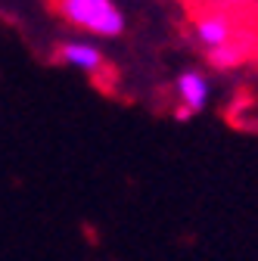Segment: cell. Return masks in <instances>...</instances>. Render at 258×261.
Listing matches in <instances>:
<instances>
[{
	"label": "cell",
	"instance_id": "cell-1",
	"mask_svg": "<svg viewBox=\"0 0 258 261\" xmlns=\"http://www.w3.org/2000/svg\"><path fill=\"white\" fill-rule=\"evenodd\" d=\"M56 16L100 41H115L127 31V16L118 0H53Z\"/></svg>",
	"mask_w": 258,
	"mask_h": 261
},
{
	"label": "cell",
	"instance_id": "cell-2",
	"mask_svg": "<svg viewBox=\"0 0 258 261\" xmlns=\"http://www.w3.org/2000/svg\"><path fill=\"white\" fill-rule=\"evenodd\" d=\"M174 93H177V109L174 121H190L193 115H202L212 103V81L202 69H184L174 78Z\"/></svg>",
	"mask_w": 258,
	"mask_h": 261
},
{
	"label": "cell",
	"instance_id": "cell-3",
	"mask_svg": "<svg viewBox=\"0 0 258 261\" xmlns=\"http://www.w3.org/2000/svg\"><path fill=\"white\" fill-rule=\"evenodd\" d=\"M193 41L199 44L202 53H215L221 47H227L237 35H240V25L230 13L224 10H212V13H202L193 19Z\"/></svg>",
	"mask_w": 258,
	"mask_h": 261
},
{
	"label": "cell",
	"instance_id": "cell-4",
	"mask_svg": "<svg viewBox=\"0 0 258 261\" xmlns=\"http://www.w3.org/2000/svg\"><path fill=\"white\" fill-rule=\"evenodd\" d=\"M56 62L69 65L75 72H84V75H100L106 69V53L103 47H96L90 41H66L56 47Z\"/></svg>",
	"mask_w": 258,
	"mask_h": 261
},
{
	"label": "cell",
	"instance_id": "cell-5",
	"mask_svg": "<svg viewBox=\"0 0 258 261\" xmlns=\"http://www.w3.org/2000/svg\"><path fill=\"white\" fill-rule=\"evenodd\" d=\"M255 50V44H252V38L246 41V35L240 31V35L227 44V47H221V50H215V53H205V59H209V65L215 72H237L240 65H246L249 62V53Z\"/></svg>",
	"mask_w": 258,
	"mask_h": 261
}]
</instances>
